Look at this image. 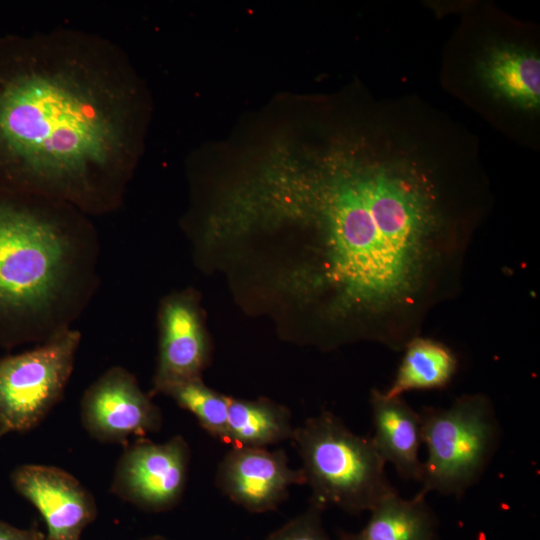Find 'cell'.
Returning <instances> with one entry per match:
<instances>
[{
    "mask_svg": "<svg viewBox=\"0 0 540 540\" xmlns=\"http://www.w3.org/2000/svg\"><path fill=\"white\" fill-rule=\"evenodd\" d=\"M264 228L302 230L279 291L316 321L311 343L401 350L456 285L468 247L418 169L335 151L313 164L277 154L255 194Z\"/></svg>",
    "mask_w": 540,
    "mask_h": 540,
    "instance_id": "6da1fadb",
    "label": "cell"
},
{
    "mask_svg": "<svg viewBox=\"0 0 540 540\" xmlns=\"http://www.w3.org/2000/svg\"><path fill=\"white\" fill-rule=\"evenodd\" d=\"M190 457L181 435L160 444L137 441L118 459L110 491L143 511H169L183 496Z\"/></svg>",
    "mask_w": 540,
    "mask_h": 540,
    "instance_id": "52a82bcc",
    "label": "cell"
},
{
    "mask_svg": "<svg viewBox=\"0 0 540 540\" xmlns=\"http://www.w3.org/2000/svg\"><path fill=\"white\" fill-rule=\"evenodd\" d=\"M159 352L153 392L195 378L209 359V346L193 292L181 291L165 297L158 313Z\"/></svg>",
    "mask_w": 540,
    "mask_h": 540,
    "instance_id": "8fae6325",
    "label": "cell"
},
{
    "mask_svg": "<svg viewBox=\"0 0 540 540\" xmlns=\"http://www.w3.org/2000/svg\"><path fill=\"white\" fill-rule=\"evenodd\" d=\"M45 535L35 528H20L0 520V540H44Z\"/></svg>",
    "mask_w": 540,
    "mask_h": 540,
    "instance_id": "d6986e66",
    "label": "cell"
},
{
    "mask_svg": "<svg viewBox=\"0 0 540 540\" xmlns=\"http://www.w3.org/2000/svg\"><path fill=\"white\" fill-rule=\"evenodd\" d=\"M139 540H173V539H170L166 536H163V535H158V534H155V535H149V536H145Z\"/></svg>",
    "mask_w": 540,
    "mask_h": 540,
    "instance_id": "ffe728a7",
    "label": "cell"
},
{
    "mask_svg": "<svg viewBox=\"0 0 540 540\" xmlns=\"http://www.w3.org/2000/svg\"><path fill=\"white\" fill-rule=\"evenodd\" d=\"M370 512L360 531L342 532L337 540H440L438 520L420 493L404 499L393 492Z\"/></svg>",
    "mask_w": 540,
    "mask_h": 540,
    "instance_id": "4fadbf2b",
    "label": "cell"
},
{
    "mask_svg": "<svg viewBox=\"0 0 540 540\" xmlns=\"http://www.w3.org/2000/svg\"><path fill=\"white\" fill-rule=\"evenodd\" d=\"M291 441L302 460L310 502L323 510L335 506L353 515L370 512L396 492L372 438L355 434L329 411L295 427Z\"/></svg>",
    "mask_w": 540,
    "mask_h": 540,
    "instance_id": "277c9868",
    "label": "cell"
},
{
    "mask_svg": "<svg viewBox=\"0 0 540 540\" xmlns=\"http://www.w3.org/2000/svg\"><path fill=\"white\" fill-rule=\"evenodd\" d=\"M323 511L310 502L304 512L271 532L266 540H331L322 524Z\"/></svg>",
    "mask_w": 540,
    "mask_h": 540,
    "instance_id": "ac0fdd59",
    "label": "cell"
},
{
    "mask_svg": "<svg viewBox=\"0 0 540 540\" xmlns=\"http://www.w3.org/2000/svg\"><path fill=\"white\" fill-rule=\"evenodd\" d=\"M391 386L384 392L399 397L412 390L443 388L457 370V358L443 343L421 336L411 339Z\"/></svg>",
    "mask_w": 540,
    "mask_h": 540,
    "instance_id": "2e32d148",
    "label": "cell"
},
{
    "mask_svg": "<svg viewBox=\"0 0 540 540\" xmlns=\"http://www.w3.org/2000/svg\"><path fill=\"white\" fill-rule=\"evenodd\" d=\"M13 488L42 516L45 540H80L97 517L93 495L70 473L39 464H25L11 473Z\"/></svg>",
    "mask_w": 540,
    "mask_h": 540,
    "instance_id": "30bf717a",
    "label": "cell"
},
{
    "mask_svg": "<svg viewBox=\"0 0 540 540\" xmlns=\"http://www.w3.org/2000/svg\"><path fill=\"white\" fill-rule=\"evenodd\" d=\"M295 427L289 409L271 400L229 399L227 444L262 447L291 440Z\"/></svg>",
    "mask_w": 540,
    "mask_h": 540,
    "instance_id": "9a60e30c",
    "label": "cell"
},
{
    "mask_svg": "<svg viewBox=\"0 0 540 540\" xmlns=\"http://www.w3.org/2000/svg\"><path fill=\"white\" fill-rule=\"evenodd\" d=\"M374 436L371 437L385 462L391 463L404 480L420 481L419 449L422 426L419 412L401 396L388 397L374 389L370 395Z\"/></svg>",
    "mask_w": 540,
    "mask_h": 540,
    "instance_id": "7c38bea8",
    "label": "cell"
},
{
    "mask_svg": "<svg viewBox=\"0 0 540 540\" xmlns=\"http://www.w3.org/2000/svg\"><path fill=\"white\" fill-rule=\"evenodd\" d=\"M81 332L70 328L32 350L0 358V437L27 432L62 399Z\"/></svg>",
    "mask_w": 540,
    "mask_h": 540,
    "instance_id": "8992f818",
    "label": "cell"
},
{
    "mask_svg": "<svg viewBox=\"0 0 540 540\" xmlns=\"http://www.w3.org/2000/svg\"><path fill=\"white\" fill-rule=\"evenodd\" d=\"M216 217H217V211H216ZM217 220H218V217H217ZM218 223H219V220H218ZM219 225H220V223H219ZM220 227H221V225H220ZM221 228H222V227H221ZM222 229H223V228H222ZM223 230H224V229H223ZM224 232H225V230H224ZM225 233H226V232H225ZM227 234H228V233H227ZM228 235H229V234H228ZM229 236H230V235H229Z\"/></svg>",
    "mask_w": 540,
    "mask_h": 540,
    "instance_id": "44dd1931",
    "label": "cell"
},
{
    "mask_svg": "<svg viewBox=\"0 0 540 540\" xmlns=\"http://www.w3.org/2000/svg\"><path fill=\"white\" fill-rule=\"evenodd\" d=\"M45 540V539H44Z\"/></svg>",
    "mask_w": 540,
    "mask_h": 540,
    "instance_id": "7402d4cb",
    "label": "cell"
},
{
    "mask_svg": "<svg viewBox=\"0 0 540 540\" xmlns=\"http://www.w3.org/2000/svg\"><path fill=\"white\" fill-rule=\"evenodd\" d=\"M99 257L90 216L0 186V347L42 344L72 328L99 287Z\"/></svg>",
    "mask_w": 540,
    "mask_h": 540,
    "instance_id": "3957f363",
    "label": "cell"
},
{
    "mask_svg": "<svg viewBox=\"0 0 540 540\" xmlns=\"http://www.w3.org/2000/svg\"><path fill=\"white\" fill-rule=\"evenodd\" d=\"M150 113L146 85L109 39L71 28L0 37V186L115 212Z\"/></svg>",
    "mask_w": 540,
    "mask_h": 540,
    "instance_id": "7a4b0ae2",
    "label": "cell"
},
{
    "mask_svg": "<svg viewBox=\"0 0 540 540\" xmlns=\"http://www.w3.org/2000/svg\"><path fill=\"white\" fill-rule=\"evenodd\" d=\"M81 419L89 435L104 443H123L132 435L157 432L162 425L159 408L121 366L109 368L86 389Z\"/></svg>",
    "mask_w": 540,
    "mask_h": 540,
    "instance_id": "ba28073f",
    "label": "cell"
},
{
    "mask_svg": "<svg viewBox=\"0 0 540 540\" xmlns=\"http://www.w3.org/2000/svg\"><path fill=\"white\" fill-rule=\"evenodd\" d=\"M179 407L190 412L212 437L227 443V416L230 397L207 387L201 378L170 384L161 390Z\"/></svg>",
    "mask_w": 540,
    "mask_h": 540,
    "instance_id": "e0dca14e",
    "label": "cell"
},
{
    "mask_svg": "<svg viewBox=\"0 0 540 540\" xmlns=\"http://www.w3.org/2000/svg\"><path fill=\"white\" fill-rule=\"evenodd\" d=\"M419 415L428 456L422 462L418 493L463 496L498 447L500 425L491 400L481 393L467 394L448 408L423 407Z\"/></svg>",
    "mask_w": 540,
    "mask_h": 540,
    "instance_id": "5b68a950",
    "label": "cell"
},
{
    "mask_svg": "<svg viewBox=\"0 0 540 540\" xmlns=\"http://www.w3.org/2000/svg\"><path fill=\"white\" fill-rule=\"evenodd\" d=\"M483 82L498 97L526 110L540 105V60L534 53L494 46L481 59Z\"/></svg>",
    "mask_w": 540,
    "mask_h": 540,
    "instance_id": "5bb4252c",
    "label": "cell"
},
{
    "mask_svg": "<svg viewBox=\"0 0 540 540\" xmlns=\"http://www.w3.org/2000/svg\"><path fill=\"white\" fill-rule=\"evenodd\" d=\"M216 485L233 503L251 513L276 510L292 485H304L302 469H292L282 449L233 446L216 472Z\"/></svg>",
    "mask_w": 540,
    "mask_h": 540,
    "instance_id": "9c48e42d",
    "label": "cell"
}]
</instances>
